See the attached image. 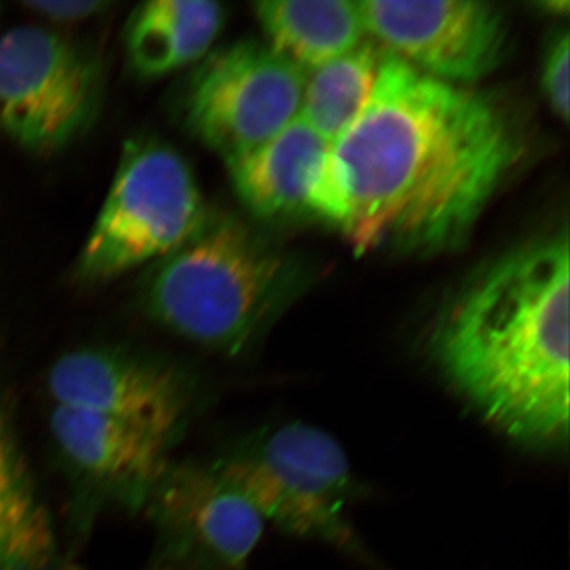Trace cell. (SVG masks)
Returning a JSON list of instances; mask_svg holds the SVG:
<instances>
[{"mask_svg":"<svg viewBox=\"0 0 570 570\" xmlns=\"http://www.w3.org/2000/svg\"><path fill=\"white\" fill-rule=\"evenodd\" d=\"M570 37L568 31L558 32L550 40L547 47L546 56H543L542 81L543 94H546L547 102L551 110L562 121L568 122L569 119V55H570Z\"/></svg>","mask_w":570,"mask_h":570,"instance_id":"obj_17","label":"cell"},{"mask_svg":"<svg viewBox=\"0 0 570 570\" xmlns=\"http://www.w3.org/2000/svg\"><path fill=\"white\" fill-rule=\"evenodd\" d=\"M366 32L428 77L464 86L491 73L505 55L508 24L493 3L358 2Z\"/></svg>","mask_w":570,"mask_h":570,"instance_id":"obj_11","label":"cell"},{"mask_svg":"<svg viewBox=\"0 0 570 570\" xmlns=\"http://www.w3.org/2000/svg\"><path fill=\"white\" fill-rule=\"evenodd\" d=\"M22 6L50 21L73 22L102 14L105 10L110 9L111 2H105V0H29Z\"/></svg>","mask_w":570,"mask_h":570,"instance_id":"obj_18","label":"cell"},{"mask_svg":"<svg viewBox=\"0 0 570 570\" xmlns=\"http://www.w3.org/2000/svg\"><path fill=\"white\" fill-rule=\"evenodd\" d=\"M100 89L92 56L61 33L21 26L0 37V129L28 151H58L80 137Z\"/></svg>","mask_w":570,"mask_h":570,"instance_id":"obj_7","label":"cell"},{"mask_svg":"<svg viewBox=\"0 0 570 570\" xmlns=\"http://www.w3.org/2000/svg\"><path fill=\"white\" fill-rule=\"evenodd\" d=\"M384 58L376 45L362 41L346 55L311 70L299 118L335 145L370 100Z\"/></svg>","mask_w":570,"mask_h":570,"instance_id":"obj_16","label":"cell"},{"mask_svg":"<svg viewBox=\"0 0 570 570\" xmlns=\"http://www.w3.org/2000/svg\"><path fill=\"white\" fill-rule=\"evenodd\" d=\"M305 70L257 41L206 56L186 82L184 126L225 163L265 145L299 118Z\"/></svg>","mask_w":570,"mask_h":570,"instance_id":"obj_6","label":"cell"},{"mask_svg":"<svg viewBox=\"0 0 570 570\" xmlns=\"http://www.w3.org/2000/svg\"><path fill=\"white\" fill-rule=\"evenodd\" d=\"M212 468L262 519L373 564L351 521L358 483L340 442L325 431L299 422L261 431Z\"/></svg>","mask_w":570,"mask_h":570,"instance_id":"obj_4","label":"cell"},{"mask_svg":"<svg viewBox=\"0 0 570 570\" xmlns=\"http://www.w3.org/2000/svg\"><path fill=\"white\" fill-rule=\"evenodd\" d=\"M569 235L502 255L439 318L433 355L483 419L532 449L569 441Z\"/></svg>","mask_w":570,"mask_h":570,"instance_id":"obj_2","label":"cell"},{"mask_svg":"<svg viewBox=\"0 0 570 570\" xmlns=\"http://www.w3.org/2000/svg\"><path fill=\"white\" fill-rule=\"evenodd\" d=\"M0 570H77L63 557L50 509L18 426L17 404L0 377Z\"/></svg>","mask_w":570,"mask_h":570,"instance_id":"obj_13","label":"cell"},{"mask_svg":"<svg viewBox=\"0 0 570 570\" xmlns=\"http://www.w3.org/2000/svg\"><path fill=\"white\" fill-rule=\"evenodd\" d=\"M55 406L146 428L178 441L200 401L193 371L124 346H85L56 360L47 377Z\"/></svg>","mask_w":570,"mask_h":570,"instance_id":"obj_10","label":"cell"},{"mask_svg":"<svg viewBox=\"0 0 570 570\" xmlns=\"http://www.w3.org/2000/svg\"><path fill=\"white\" fill-rule=\"evenodd\" d=\"M142 512L151 521V557L141 570H249L265 520L216 471L171 461Z\"/></svg>","mask_w":570,"mask_h":570,"instance_id":"obj_9","label":"cell"},{"mask_svg":"<svg viewBox=\"0 0 570 570\" xmlns=\"http://www.w3.org/2000/svg\"><path fill=\"white\" fill-rule=\"evenodd\" d=\"M523 151L519 127L489 94L385 55L370 100L332 148L340 228L358 254L455 247Z\"/></svg>","mask_w":570,"mask_h":570,"instance_id":"obj_1","label":"cell"},{"mask_svg":"<svg viewBox=\"0 0 570 570\" xmlns=\"http://www.w3.org/2000/svg\"><path fill=\"white\" fill-rule=\"evenodd\" d=\"M225 10L212 0H151L126 24L130 67L141 78H163L202 62L223 31Z\"/></svg>","mask_w":570,"mask_h":570,"instance_id":"obj_14","label":"cell"},{"mask_svg":"<svg viewBox=\"0 0 570 570\" xmlns=\"http://www.w3.org/2000/svg\"><path fill=\"white\" fill-rule=\"evenodd\" d=\"M208 214L181 154L153 138L130 140L77 264L78 279L102 283L181 246Z\"/></svg>","mask_w":570,"mask_h":570,"instance_id":"obj_5","label":"cell"},{"mask_svg":"<svg viewBox=\"0 0 570 570\" xmlns=\"http://www.w3.org/2000/svg\"><path fill=\"white\" fill-rule=\"evenodd\" d=\"M333 145L305 121L294 122L254 151L227 164L239 200L268 220L313 216Z\"/></svg>","mask_w":570,"mask_h":570,"instance_id":"obj_12","label":"cell"},{"mask_svg":"<svg viewBox=\"0 0 570 570\" xmlns=\"http://www.w3.org/2000/svg\"><path fill=\"white\" fill-rule=\"evenodd\" d=\"M273 50L305 69H317L362 43L365 22L358 2L269 0L254 6Z\"/></svg>","mask_w":570,"mask_h":570,"instance_id":"obj_15","label":"cell"},{"mask_svg":"<svg viewBox=\"0 0 570 570\" xmlns=\"http://www.w3.org/2000/svg\"><path fill=\"white\" fill-rule=\"evenodd\" d=\"M50 434L69 487L73 534L81 538L110 510L142 512L178 442L146 428L66 406L52 407Z\"/></svg>","mask_w":570,"mask_h":570,"instance_id":"obj_8","label":"cell"},{"mask_svg":"<svg viewBox=\"0 0 570 570\" xmlns=\"http://www.w3.org/2000/svg\"><path fill=\"white\" fill-rule=\"evenodd\" d=\"M302 268L230 214H206L181 246L154 262L141 288L149 318L190 343L246 354L296 294Z\"/></svg>","mask_w":570,"mask_h":570,"instance_id":"obj_3","label":"cell"}]
</instances>
